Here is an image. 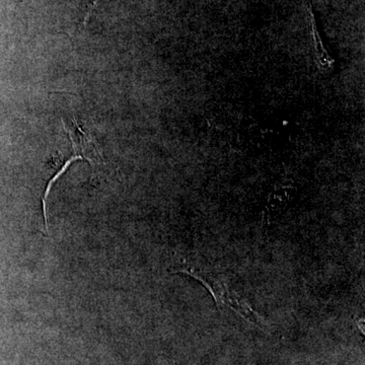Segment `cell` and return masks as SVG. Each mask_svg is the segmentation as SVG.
<instances>
[{
  "mask_svg": "<svg viewBox=\"0 0 365 365\" xmlns=\"http://www.w3.org/2000/svg\"><path fill=\"white\" fill-rule=\"evenodd\" d=\"M88 160V162L91 163V158H88V157H83V155H73V157L69 158L68 160L66 163H64L63 167L58 170V172L56 173V175H55L54 177L52 178L51 180H50L49 182H48L47 188L45 190L44 196H43L42 198V206H43V215H44V222H45V227L48 228V218H47V198L48 196H49L50 191H51L53 185H54V182L57 181V180L59 179L60 177L62 176V175L64 174V173L66 172V170L68 169L69 165H71L72 162H74V160Z\"/></svg>",
  "mask_w": 365,
  "mask_h": 365,
  "instance_id": "cell-1",
  "label": "cell"
},
{
  "mask_svg": "<svg viewBox=\"0 0 365 365\" xmlns=\"http://www.w3.org/2000/svg\"><path fill=\"white\" fill-rule=\"evenodd\" d=\"M98 1L100 0H93V2L90 4V6H88V13L86 14L85 20H83V26H86V24H88V20H90L91 14H93V11H95L96 7H97Z\"/></svg>",
  "mask_w": 365,
  "mask_h": 365,
  "instance_id": "cell-2",
  "label": "cell"
}]
</instances>
